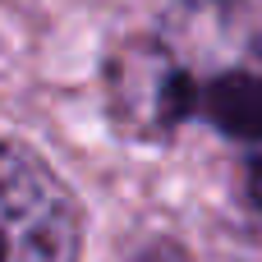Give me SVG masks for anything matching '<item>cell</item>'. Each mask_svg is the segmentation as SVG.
I'll use <instances>...</instances> for the list:
<instances>
[{"label": "cell", "instance_id": "6da1fadb", "mask_svg": "<svg viewBox=\"0 0 262 262\" xmlns=\"http://www.w3.org/2000/svg\"><path fill=\"white\" fill-rule=\"evenodd\" d=\"M106 106L138 143H161L189 120L262 143V0L170 5L106 60Z\"/></svg>", "mask_w": 262, "mask_h": 262}, {"label": "cell", "instance_id": "7a4b0ae2", "mask_svg": "<svg viewBox=\"0 0 262 262\" xmlns=\"http://www.w3.org/2000/svg\"><path fill=\"white\" fill-rule=\"evenodd\" d=\"M83 212L60 175L23 143L0 138V262H78Z\"/></svg>", "mask_w": 262, "mask_h": 262}, {"label": "cell", "instance_id": "3957f363", "mask_svg": "<svg viewBox=\"0 0 262 262\" xmlns=\"http://www.w3.org/2000/svg\"><path fill=\"white\" fill-rule=\"evenodd\" d=\"M249 198H253V207L262 212V157L249 166Z\"/></svg>", "mask_w": 262, "mask_h": 262}]
</instances>
